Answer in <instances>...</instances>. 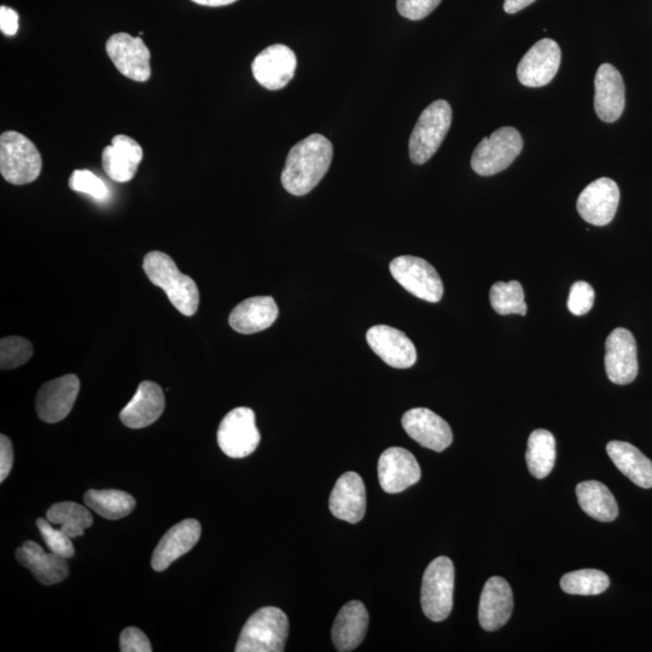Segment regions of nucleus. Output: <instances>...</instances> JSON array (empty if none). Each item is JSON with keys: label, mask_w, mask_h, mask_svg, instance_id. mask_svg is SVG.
<instances>
[{"label": "nucleus", "mask_w": 652, "mask_h": 652, "mask_svg": "<svg viewBox=\"0 0 652 652\" xmlns=\"http://www.w3.org/2000/svg\"><path fill=\"white\" fill-rule=\"evenodd\" d=\"M334 148L318 133L302 139L289 151L282 172L283 188L294 196H305L322 182L333 161Z\"/></svg>", "instance_id": "nucleus-1"}, {"label": "nucleus", "mask_w": 652, "mask_h": 652, "mask_svg": "<svg viewBox=\"0 0 652 652\" xmlns=\"http://www.w3.org/2000/svg\"><path fill=\"white\" fill-rule=\"evenodd\" d=\"M143 270L149 281L165 291L168 300L185 317L199 310L200 291L194 279L183 275L170 255L150 252L143 260Z\"/></svg>", "instance_id": "nucleus-2"}, {"label": "nucleus", "mask_w": 652, "mask_h": 652, "mask_svg": "<svg viewBox=\"0 0 652 652\" xmlns=\"http://www.w3.org/2000/svg\"><path fill=\"white\" fill-rule=\"evenodd\" d=\"M289 634L288 616L279 608H261L249 617L236 652H282Z\"/></svg>", "instance_id": "nucleus-3"}, {"label": "nucleus", "mask_w": 652, "mask_h": 652, "mask_svg": "<svg viewBox=\"0 0 652 652\" xmlns=\"http://www.w3.org/2000/svg\"><path fill=\"white\" fill-rule=\"evenodd\" d=\"M42 168V155L27 137L16 131L4 132L0 136V173L8 183H33L42 173Z\"/></svg>", "instance_id": "nucleus-4"}, {"label": "nucleus", "mask_w": 652, "mask_h": 652, "mask_svg": "<svg viewBox=\"0 0 652 652\" xmlns=\"http://www.w3.org/2000/svg\"><path fill=\"white\" fill-rule=\"evenodd\" d=\"M452 125V108L445 100L435 101L423 110L410 137V159L423 165L436 154Z\"/></svg>", "instance_id": "nucleus-5"}, {"label": "nucleus", "mask_w": 652, "mask_h": 652, "mask_svg": "<svg viewBox=\"0 0 652 652\" xmlns=\"http://www.w3.org/2000/svg\"><path fill=\"white\" fill-rule=\"evenodd\" d=\"M523 149L521 133L514 127H502L483 138L471 156V167L482 177L494 176L508 168Z\"/></svg>", "instance_id": "nucleus-6"}, {"label": "nucleus", "mask_w": 652, "mask_h": 652, "mask_svg": "<svg viewBox=\"0 0 652 652\" xmlns=\"http://www.w3.org/2000/svg\"><path fill=\"white\" fill-rule=\"evenodd\" d=\"M454 566L450 558L441 556L429 564L423 575L421 604L429 620L440 622L453 608Z\"/></svg>", "instance_id": "nucleus-7"}, {"label": "nucleus", "mask_w": 652, "mask_h": 652, "mask_svg": "<svg viewBox=\"0 0 652 652\" xmlns=\"http://www.w3.org/2000/svg\"><path fill=\"white\" fill-rule=\"evenodd\" d=\"M390 273L401 287L428 302H439L444 295L439 273L428 261L416 256H399L390 263Z\"/></svg>", "instance_id": "nucleus-8"}, {"label": "nucleus", "mask_w": 652, "mask_h": 652, "mask_svg": "<svg viewBox=\"0 0 652 652\" xmlns=\"http://www.w3.org/2000/svg\"><path fill=\"white\" fill-rule=\"evenodd\" d=\"M260 440L255 413L249 407H237L227 413L220 423L218 445L227 457L250 456L258 448Z\"/></svg>", "instance_id": "nucleus-9"}, {"label": "nucleus", "mask_w": 652, "mask_h": 652, "mask_svg": "<svg viewBox=\"0 0 652 652\" xmlns=\"http://www.w3.org/2000/svg\"><path fill=\"white\" fill-rule=\"evenodd\" d=\"M107 54L116 69L126 78L145 83L151 77V54L141 37L116 33L108 39Z\"/></svg>", "instance_id": "nucleus-10"}, {"label": "nucleus", "mask_w": 652, "mask_h": 652, "mask_svg": "<svg viewBox=\"0 0 652 652\" xmlns=\"http://www.w3.org/2000/svg\"><path fill=\"white\" fill-rule=\"evenodd\" d=\"M298 58L287 45L275 44L261 51L252 63V72L258 83L270 91L284 89L293 80Z\"/></svg>", "instance_id": "nucleus-11"}, {"label": "nucleus", "mask_w": 652, "mask_h": 652, "mask_svg": "<svg viewBox=\"0 0 652 652\" xmlns=\"http://www.w3.org/2000/svg\"><path fill=\"white\" fill-rule=\"evenodd\" d=\"M561 60L560 45L549 38L541 39L518 63L517 78L528 87L546 86L556 77Z\"/></svg>", "instance_id": "nucleus-12"}, {"label": "nucleus", "mask_w": 652, "mask_h": 652, "mask_svg": "<svg viewBox=\"0 0 652 652\" xmlns=\"http://www.w3.org/2000/svg\"><path fill=\"white\" fill-rule=\"evenodd\" d=\"M619 203V186L613 179L599 178L581 192L576 208L587 223L605 226L615 218Z\"/></svg>", "instance_id": "nucleus-13"}, {"label": "nucleus", "mask_w": 652, "mask_h": 652, "mask_svg": "<svg viewBox=\"0 0 652 652\" xmlns=\"http://www.w3.org/2000/svg\"><path fill=\"white\" fill-rule=\"evenodd\" d=\"M605 371L609 380L620 386L630 384L638 375L637 342L630 330L617 328L605 342Z\"/></svg>", "instance_id": "nucleus-14"}, {"label": "nucleus", "mask_w": 652, "mask_h": 652, "mask_svg": "<svg viewBox=\"0 0 652 652\" xmlns=\"http://www.w3.org/2000/svg\"><path fill=\"white\" fill-rule=\"evenodd\" d=\"M422 471L410 451L392 447L381 454L378 461V480L384 492L395 494L406 491L421 480Z\"/></svg>", "instance_id": "nucleus-15"}, {"label": "nucleus", "mask_w": 652, "mask_h": 652, "mask_svg": "<svg viewBox=\"0 0 652 652\" xmlns=\"http://www.w3.org/2000/svg\"><path fill=\"white\" fill-rule=\"evenodd\" d=\"M79 390V378L72 374L46 382L36 400L39 418L51 424L63 421L73 410Z\"/></svg>", "instance_id": "nucleus-16"}, {"label": "nucleus", "mask_w": 652, "mask_h": 652, "mask_svg": "<svg viewBox=\"0 0 652 652\" xmlns=\"http://www.w3.org/2000/svg\"><path fill=\"white\" fill-rule=\"evenodd\" d=\"M366 341L372 351L392 368L409 369L416 363L415 345L403 331L392 328V326H372L366 333Z\"/></svg>", "instance_id": "nucleus-17"}, {"label": "nucleus", "mask_w": 652, "mask_h": 652, "mask_svg": "<svg viewBox=\"0 0 652 652\" xmlns=\"http://www.w3.org/2000/svg\"><path fill=\"white\" fill-rule=\"evenodd\" d=\"M401 423L411 439L429 450L442 452L452 444V429L445 419L424 407L407 411Z\"/></svg>", "instance_id": "nucleus-18"}, {"label": "nucleus", "mask_w": 652, "mask_h": 652, "mask_svg": "<svg viewBox=\"0 0 652 652\" xmlns=\"http://www.w3.org/2000/svg\"><path fill=\"white\" fill-rule=\"evenodd\" d=\"M595 109L604 122L621 118L626 106V87L622 75L609 63L598 68L595 78Z\"/></svg>", "instance_id": "nucleus-19"}, {"label": "nucleus", "mask_w": 652, "mask_h": 652, "mask_svg": "<svg viewBox=\"0 0 652 652\" xmlns=\"http://www.w3.org/2000/svg\"><path fill=\"white\" fill-rule=\"evenodd\" d=\"M514 610V596L508 581L499 576L488 579L479 605V622L483 630L493 632L509 621Z\"/></svg>", "instance_id": "nucleus-20"}, {"label": "nucleus", "mask_w": 652, "mask_h": 652, "mask_svg": "<svg viewBox=\"0 0 652 652\" xmlns=\"http://www.w3.org/2000/svg\"><path fill=\"white\" fill-rule=\"evenodd\" d=\"M201 525L196 520H184L168 531L151 557V567L155 572H165L172 563L194 549L201 538Z\"/></svg>", "instance_id": "nucleus-21"}, {"label": "nucleus", "mask_w": 652, "mask_h": 652, "mask_svg": "<svg viewBox=\"0 0 652 652\" xmlns=\"http://www.w3.org/2000/svg\"><path fill=\"white\" fill-rule=\"evenodd\" d=\"M329 509L339 520L358 523L366 511V489L362 477L353 471L337 480L330 494Z\"/></svg>", "instance_id": "nucleus-22"}, {"label": "nucleus", "mask_w": 652, "mask_h": 652, "mask_svg": "<svg viewBox=\"0 0 652 652\" xmlns=\"http://www.w3.org/2000/svg\"><path fill=\"white\" fill-rule=\"evenodd\" d=\"M165 406V394L159 384L144 381L139 384L135 397L120 412V419L127 428H147L161 417Z\"/></svg>", "instance_id": "nucleus-23"}, {"label": "nucleus", "mask_w": 652, "mask_h": 652, "mask_svg": "<svg viewBox=\"0 0 652 652\" xmlns=\"http://www.w3.org/2000/svg\"><path fill=\"white\" fill-rule=\"evenodd\" d=\"M143 160V149L135 139L119 135L112 139V145L104 148L102 165L107 176L118 183L131 182Z\"/></svg>", "instance_id": "nucleus-24"}, {"label": "nucleus", "mask_w": 652, "mask_h": 652, "mask_svg": "<svg viewBox=\"0 0 652 652\" xmlns=\"http://www.w3.org/2000/svg\"><path fill=\"white\" fill-rule=\"evenodd\" d=\"M16 558L23 567L31 570L43 585L60 584L69 573L66 558L54 552H45L42 546L31 540L25 541L20 549L16 550Z\"/></svg>", "instance_id": "nucleus-25"}, {"label": "nucleus", "mask_w": 652, "mask_h": 652, "mask_svg": "<svg viewBox=\"0 0 652 652\" xmlns=\"http://www.w3.org/2000/svg\"><path fill=\"white\" fill-rule=\"evenodd\" d=\"M278 306L271 296H254L232 310L229 323L243 335H252L269 329L278 318Z\"/></svg>", "instance_id": "nucleus-26"}, {"label": "nucleus", "mask_w": 652, "mask_h": 652, "mask_svg": "<svg viewBox=\"0 0 652 652\" xmlns=\"http://www.w3.org/2000/svg\"><path fill=\"white\" fill-rule=\"evenodd\" d=\"M369 613L362 602L352 601L343 605L334 622L331 638L337 651L357 649L368 632Z\"/></svg>", "instance_id": "nucleus-27"}, {"label": "nucleus", "mask_w": 652, "mask_h": 652, "mask_svg": "<svg viewBox=\"0 0 652 652\" xmlns=\"http://www.w3.org/2000/svg\"><path fill=\"white\" fill-rule=\"evenodd\" d=\"M607 452L615 467L634 485L652 488V462L637 447L624 441H610Z\"/></svg>", "instance_id": "nucleus-28"}, {"label": "nucleus", "mask_w": 652, "mask_h": 652, "mask_svg": "<svg viewBox=\"0 0 652 652\" xmlns=\"http://www.w3.org/2000/svg\"><path fill=\"white\" fill-rule=\"evenodd\" d=\"M581 509L599 522H613L619 516V506L609 488L598 481H584L576 486Z\"/></svg>", "instance_id": "nucleus-29"}, {"label": "nucleus", "mask_w": 652, "mask_h": 652, "mask_svg": "<svg viewBox=\"0 0 652 652\" xmlns=\"http://www.w3.org/2000/svg\"><path fill=\"white\" fill-rule=\"evenodd\" d=\"M84 502L87 508L112 521L121 520L136 508L135 498L118 489H90L85 493Z\"/></svg>", "instance_id": "nucleus-30"}, {"label": "nucleus", "mask_w": 652, "mask_h": 652, "mask_svg": "<svg viewBox=\"0 0 652 652\" xmlns=\"http://www.w3.org/2000/svg\"><path fill=\"white\" fill-rule=\"evenodd\" d=\"M526 461L528 470L537 479L551 474L556 463V440L549 430L537 429L529 436Z\"/></svg>", "instance_id": "nucleus-31"}, {"label": "nucleus", "mask_w": 652, "mask_h": 652, "mask_svg": "<svg viewBox=\"0 0 652 652\" xmlns=\"http://www.w3.org/2000/svg\"><path fill=\"white\" fill-rule=\"evenodd\" d=\"M46 518L54 526H58L72 539L84 535L87 528L93 525L91 512L83 505L73 502L57 503L51 506Z\"/></svg>", "instance_id": "nucleus-32"}, {"label": "nucleus", "mask_w": 652, "mask_h": 652, "mask_svg": "<svg viewBox=\"0 0 652 652\" xmlns=\"http://www.w3.org/2000/svg\"><path fill=\"white\" fill-rule=\"evenodd\" d=\"M609 586V576L597 569L576 570L564 575L561 580L562 590L576 596H598Z\"/></svg>", "instance_id": "nucleus-33"}, {"label": "nucleus", "mask_w": 652, "mask_h": 652, "mask_svg": "<svg viewBox=\"0 0 652 652\" xmlns=\"http://www.w3.org/2000/svg\"><path fill=\"white\" fill-rule=\"evenodd\" d=\"M489 301H491L493 310L500 316H509V314L526 316L525 291H523L520 282L511 281L509 283L498 282L494 284L491 293H489Z\"/></svg>", "instance_id": "nucleus-34"}, {"label": "nucleus", "mask_w": 652, "mask_h": 652, "mask_svg": "<svg viewBox=\"0 0 652 652\" xmlns=\"http://www.w3.org/2000/svg\"><path fill=\"white\" fill-rule=\"evenodd\" d=\"M32 343L20 336L3 337L0 341V368L13 370L33 357Z\"/></svg>", "instance_id": "nucleus-35"}, {"label": "nucleus", "mask_w": 652, "mask_h": 652, "mask_svg": "<svg viewBox=\"0 0 652 652\" xmlns=\"http://www.w3.org/2000/svg\"><path fill=\"white\" fill-rule=\"evenodd\" d=\"M37 526L51 552L66 558V560L75 555L72 538L64 533L61 528H55L48 518H38Z\"/></svg>", "instance_id": "nucleus-36"}, {"label": "nucleus", "mask_w": 652, "mask_h": 652, "mask_svg": "<svg viewBox=\"0 0 652 652\" xmlns=\"http://www.w3.org/2000/svg\"><path fill=\"white\" fill-rule=\"evenodd\" d=\"M69 188L73 191L86 194L97 201H106L109 197V190L106 183L98 178L95 173L87 170L74 171L69 179Z\"/></svg>", "instance_id": "nucleus-37"}, {"label": "nucleus", "mask_w": 652, "mask_h": 652, "mask_svg": "<svg viewBox=\"0 0 652 652\" xmlns=\"http://www.w3.org/2000/svg\"><path fill=\"white\" fill-rule=\"evenodd\" d=\"M595 298V290H593L589 283H574L572 289H570L568 299L570 313L578 317L585 316V314L592 310L593 304H595Z\"/></svg>", "instance_id": "nucleus-38"}, {"label": "nucleus", "mask_w": 652, "mask_h": 652, "mask_svg": "<svg viewBox=\"0 0 652 652\" xmlns=\"http://www.w3.org/2000/svg\"><path fill=\"white\" fill-rule=\"evenodd\" d=\"M442 0H397L399 14L407 20L419 21L439 7Z\"/></svg>", "instance_id": "nucleus-39"}, {"label": "nucleus", "mask_w": 652, "mask_h": 652, "mask_svg": "<svg viewBox=\"0 0 652 652\" xmlns=\"http://www.w3.org/2000/svg\"><path fill=\"white\" fill-rule=\"evenodd\" d=\"M120 650L122 652H151V644L145 634L136 627H128L121 633Z\"/></svg>", "instance_id": "nucleus-40"}, {"label": "nucleus", "mask_w": 652, "mask_h": 652, "mask_svg": "<svg viewBox=\"0 0 652 652\" xmlns=\"http://www.w3.org/2000/svg\"><path fill=\"white\" fill-rule=\"evenodd\" d=\"M14 448L8 436H0V482H4L13 469Z\"/></svg>", "instance_id": "nucleus-41"}, {"label": "nucleus", "mask_w": 652, "mask_h": 652, "mask_svg": "<svg viewBox=\"0 0 652 652\" xmlns=\"http://www.w3.org/2000/svg\"><path fill=\"white\" fill-rule=\"evenodd\" d=\"M0 31L9 37L15 36L19 31V14L4 5L0 8Z\"/></svg>", "instance_id": "nucleus-42"}, {"label": "nucleus", "mask_w": 652, "mask_h": 652, "mask_svg": "<svg viewBox=\"0 0 652 652\" xmlns=\"http://www.w3.org/2000/svg\"><path fill=\"white\" fill-rule=\"evenodd\" d=\"M534 2L535 0H505L504 10L506 14H516L518 11L526 9Z\"/></svg>", "instance_id": "nucleus-43"}, {"label": "nucleus", "mask_w": 652, "mask_h": 652, "mask_svg": "<svg viewBox=\"0 0 652 652\" xmlns=\"http://www.w3.org/2000/svg\"><path fill=\"white\" fill-rule=\"evenodd\" d=\"M191 2L202 5V7L218 8L234 4L237 0H191Z\"/></svg>", "instance_id": "nucleus-44"}]
</instances>
